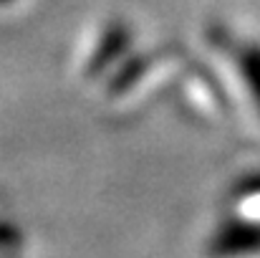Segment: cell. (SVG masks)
Returning <instances> with one entry per match:
<instances>
[{"label":"cell","instance_id":"1","mask_svg":"<svg viewBox=\"0 0 260 258\" xmlns=\"http://www.w3.org/2000/svg\"><path fill=\"white\" fill-rule=\"evenodd\" d=\"M212 258L250 256L260 251V225L258 223H225L207 246Z\"/></svg>","mask_w":260,"mask_h":258},{"label":"cell","instance_id":"2","mask_svg":"<svg viewBox=\"0 0 260 258\" xmlns=\"http://www.w3.org/2000/svg\"><path fill=\"white\" fill-rule=\"evenodd\" d=\"M129 38H132V36H129V28H126L124 23H111V25L104 31V36H101V41H99L93 56L88 59V64H86L88 76H101V74H106V71L121 59V53L126 51Z\"/></svg>","mask_w":260,"mask_h":258},{"label":"cell","instance_id":"3","mask_svg":"<svg viewBox=\"0 0 260 258\" xmlns=\"http://www.w3.org/2000/svg\"><path fill=\"white\" fill-rule=\"evenodd\" d=\"M240 71H243V79L250 89L255 104L260 109V46H248L240 51Z\"/></svg>","mask_w":260,"mask_h":258},{"label":"cell","instance_id":"4","mask_svg":"<svg viewBox=\"0 0 260 258\" xmlns=\"http://www.w3.org/2000/svg\"><path fill=\"white\" fill-rule=\"evenodd\" d=\"M149 69V56H134L114 79H111V94H124L132 84H137Z\"/></svg>","mask_w":260,"mask_h":258},{"label":"cell","instance_id":"5","mask_svg":"<svg viewBox=\"0 0 260 258\" xmlns=\"http://www.w3.org/2000/svg\"><path fill=\"white\" fill-rule=\"evenodd\" d=\"M240 192H243V195H258L260 192V175L248 177V180L240 185Z\"/></svg>","mask_w":260,"mask_h":258},{"label":"cell","instance_id":"6","mask_svg":"<svg viewBox=\"0 0 260 258\" xmlns=\"http://www.w3.org/2000/svg\"><path fill=\"white\" fill-rule=\"evenodd\" d=\"M0 3H8V0H0Z\"/></svg>","mask_w":260,"mask_h":258}]
</instances>
